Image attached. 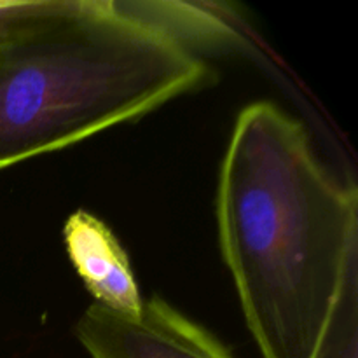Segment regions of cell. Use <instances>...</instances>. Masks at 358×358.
<instances>
[{
    "instance_id": "6da1fadb",
    "label": "cell",
    "mask_w": 358,
    "mask_h": 358,
    "mask_svg": "<svg viewBox=\"0 0 358 358\" xmlns=\"http://www.w3.org/2000/svg\"><path fill=\"white\" fill-rule=\"evenodd\" d=\"M220 254L262 358H311L358 264V192L273 101L238 114L215 198Z\"/></svg>"
},
{
    "instance_id": "7a4b0ae2",
    "label": "cell",
    "mask_w": 358,
    "mask_h": 358,
    "mask_svg": "<svg viewBox=\"0 0 358 358\" xmlns=\"http://www.w3.org/2000/svg\"><path fill=\"white\" fill-rule=\"evenodd\" d=\"M213 80L131 2H0V171L138 121Z\"/></svg>"
},
{
    "instance_id": "3957f363",
    "label": "cell",
    "mask_w": 358,
    "mask_h": 358,
    "mask_svg": "<svg viewBox=\"0 0 358 358\" xmlns=\"http://www.w3.org/2000/svg\"><path fill=\"white\" fill-rule=\"evenodd\" d=\"M76 336L91 358H234L208 329L157 296L136 315L93 303L77 320Z\"/></svg>"
},
{
    "instance_id": "277c9868",
    "label": "cell",
    "mask_w": 358,
    "mask_h": 358,
    "mask_svg": "<svg viewBox=\"0 0 358 358\" xmlns=\"http://www.w3.org/2000/svg\"><path fill=\"white\" fill-rule=\"evenodd\" d=\"M63 243L94 304L121 315H136L142 310L145 299L128 254L103 220L77 210L63 226Z\"/></svg>"
},
{
    "instance_id": "5b68a950",
    "label": "cell",
    "mask_w": 358,
    "mask_h": 358,
    "mask_svg": "<svg viewBox=\"0 0 358 358\" xmlns=\"http://www.w3.org/2000/svg\"><path fill=\"white\" fill-rule=\"evenodd\" d=\"M311 358H358V266L346 276Z\"/></svg>"
}]
</instances>
